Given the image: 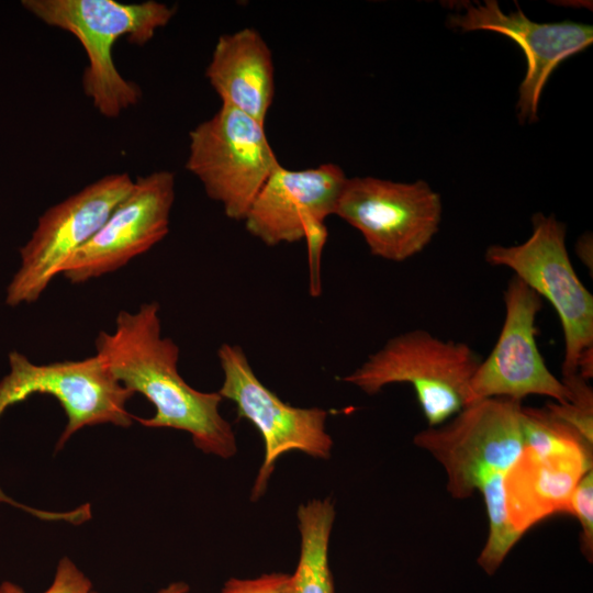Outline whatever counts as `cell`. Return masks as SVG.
Segmentation results:
<instances>
[{
    "label": "cell",
    "instance_id": "cell-23",
    "mask_svg": "<svg viewBox=\"0 0 593 593\" xmlns=\"http://www.w3.org/2000/svg\"><path fill=\"white\" fill-rule=\"evenodd\" d=\"M591 242V240H590ZM589 239H588V236H585V240L581 239V243L582 245H584V248L578 243V247H577V254L578 256L580 257V259L588 266H589V261H590V265L592 266V258L589 257ZM591 269V268H590Z\"/></svg>",
    "mask_w": 593,
    "mask_h": 593
},
{
    "label": "cell",
    "instance_id": "cell-13",
    "mask_svg": "<svg viewBox=\"0 0 593 593\" xmlns=\"http://www.w3.org/2000/svg\"><path fill=\"white\" fill-rule=\"evenodd\" d=\"M448 25L465 32H496L507 36L523 49L527 71L519 85L516 104L521 123L537 121L540 94L558 65L584 51L593 42V29L590 24L572 21L534 22L518 5L516 11L505 13L495 0L465 4L463 12L448 16Z\"/></svg>",
    "mask_w": 593,
    "mask_h": 593
},
{
    "label": "cell",
    "instance_id": "cell-19",
    "mask_svg": "<svg viewBox=\"0 0 593 593\" xmlns=\"http://www.w3.org/2000/svg\"><path fill=\"white\" fill-rule=\"evenodd\" d=\"M570 401L566 404L549 403L547 407L557 417L575 428L588 441L593 444V393L579 373L563 377Z\"/></svg>",
    "mask_w": 593,
    "mask_h": 593
},
{
    "label": "cell",
    "instance_id": "cell-7",
    "mask_svg": "<svg viewBox=\"0 0 593 593\" xmlns=\"http://www.w3.org/2000/svg\"><path fill=\"white\" fill-rule=\"evenodd\" d=\"M133 183L127 172L107 175L48 208L20 249L21 264L7 288L5 303L18 306L37 301L68 259L126 197Z\"/></svg>",
    "mask_w": 593,
    "mask_h": 593
},
{
    "label": "cell",
    "instance_id": "cell-14",
    "mask_svg": "<svg viewBox=\"0 0 593 593\" xmlns=\"http://www.w3.org/2000/svg\"><path fill=\"white\" fill-rule=\"evenodd\" d=\"M346 180L333 163L302 170L279 165L245 214V227L267 246L305 239L334 214Z\"/></svg>",
    "mask_w": 593,
    "mask_h": 593
},
{
    "label": "cell",
    "instance_id": "cell-6",
    "mask_svg": "<svg viewBox=\"0 0 593 593\" xmlns=\"http://www.w3.org/2000/svg\"><path fill=\"white\" fill-rule=\"evenodd\" d=\"M279 165L265 123L232 107L222 104L189 134L186 168L232 220L243 221Z\"/></svg>",
    "mask_w": 593,
    "mask_h": 593
},
{
    "label": "cell",
    "instance_id": "cell-11",
    "mask_svg": "<svg viewBox=\"0 0 593 593\" xmlns=\"http://www.w3.org/2000/svg\"><path fill=\"white\" fill-rule=\"evenodd\" d=\"M504 304L502 329L493 349L472 376L467 406L490 398L522 402L528 395L568 403V388L548 369L537 346L536 318L542 309V299L513 276L504 291Z\"/></svg>",
    "mask_w": 593,
    "mask_h": 593
},
{
    "label": "cell",
    "instance_id": "cell-8",
    "mask_svg": "<svg viewBox=\"0 0 593 593\" xmlns=\"http://www.w3.org/2000/svg\"><path fill=\"white\" fill-rule=\"evenodd\" d=\"M441 200L427 182L347 178L334 215L362 235L370 253L404 261L432 242L441 221Z\"/></svg>",
    "mask_w": 593,
    "mask_h": 593
},
{
    "label": "cell",
    "instance_id": "cell-10",
    "mask_svg": "<svg viewBox=\"0 0 593 593\" xmlns=\"http://www.w3.org/2000/svg\"><path fill=\"white\" fill-rule=\"evenodd\" d=\"M217 357L224 374L219 394L233 401L237 417L249 421L264 439L265 457L253 488V500L265 492L275 462L284 452L299 450L315 458L329 457L333 440L325 429V410L295 407L280 400L258 380L237 345H221Z\"/></svg>",
    "mask_w": 593,
    "mask_h": 593
},
{
    "label": "cell",
    "instance_id": "cell-16",
    "mask_svg": "<svg viewBox=\"0 0 593 593\" xmlns=\"http://www.w3.org/2000/svg\"><path fill=\"white\" fill-rule=\"evenodd\" d=\"M205 77L222 104L265 123L275 94V67L271 51L256 30L220 36Z\"/></svg>",
    "mask_w": 593,
    "mask_h": 593
},
{
    "label": "cell",
    "instance_id": "cell-5",
    "mask_svg": "<svg viewBox=\"0 0 593 593\" xmlns=\"http://www.w3.org/2000/svg\"><path fill=\"white\" fill-rule=\"evenodd\" d=\"M522 406L507 398L483 399L415 435L414 444L443 466L455 499L471 496L517 461L524 449Z\"/></svg>",
    "mask_w": 593,
    "mask_h": 593
},
{
    "label": "cell",
    "instance_id": "cell-4",
    "mask_svg": "<svg viewBox=\"0 0 593 593\" xmlns=\"http://www.w3.org/2000/svg\"><path fill=\"white\" fill-rule=\"evenodd\" d=\"M527 240L513 246L491 245L488 264L514 272L555 309L563 333L562 378L578 373L584 356L593 353V295L579 279L566 247V225L553 214L536 213Z\"/></svg>",
    "mask_w": 593,
    "mask_h": 593
},
{
    "label": "cell",
    "instance_id": "cell-22",
    "mask_svg": "<svg viewBox=\"0 0 593 593\" xmlns=\"http://www.w3.org/2000/svg\"><path fill=\"white\" fill-rule=\"evenodd\" d=\"M291 574L273 572L256 579H230L221 593H289Z\"/></svg>",
    "mask_w": 593,
    "mask_h": 593
},
{
    "label": "cell",
    "instance_id": "cell-24",
    "mask_svg": "<svg viewBox=\"0 0 593 593\" xmlns=\"http://www.w3.org/2000/svg\"><path fill=\"white\" fill-rule=\"evenodd\" d=\"M189 586L183 582H174L168 586L161 589L158 593H188ZM91 593H97L92 591Z\"/></svg>",
    "mask_w": 593,
    "mask_h": 593
},
{
    "label": "cell",
    "instance_id": "cell-21",
    "mask_svg": "<svg viewBox=\"0 0 593 593\" xmlns=\"http://www.w3.org/2000/svg\"><path fill=\"white\" fill-rule=\"evenodd\" d=\"M92 583L89 578L67 557L57 564L54 580L43 593H91ZM0 593H25L18 584L3 581Z\"/></svg>",
    "mask_w": 593,
    "mask_h": 593
},
{
    "label": "cell",
    "instance_id": "cell-15",
    "mask_svg": "<svg viewBox=\"0 0 593 593\" xmlns=\"http://www.w3.org/2000/svg\"><path fill=\"white\" fill-rule=\"evenodd\" d=\"M592 469V454H536L524 447L505 475L510 521L523 536L527 529L553 514H571L573 491Z\"/></svg>",
    "mask_w": 593,
    "mask_h": 593
},
{
    "label": "cell",
    "instance_id": "cell-18",
    "mask_svg": "<svg viewBox=\"0 0 593 593\" xmlns=\"http://www.w3.org/2000/svg\"><path fill=\"white\" fill-rule=\"evenodd\" d=\"M505 475L506 473H497L489 478L478 490L482 494L489 518V535L478 563L488 574H493L500 568L522 537L510 521Z\"/></svg>",
    "mask_w": 593,
    "mask_h": 593
},
{
    "label": "cell",
    "instance_id": "cell-2",
    "mask_svg": "<svg viewBox=\"0 0 593 593\" xmlns=\"http://www.w3.org/2000/svg\"><path fill=\"white\" fill-rule=\"evenodd\" d=\"M22 5L45 24L78 40L88 59L81 81L83 92L108 119L120 116L142 98L138 85L118 70L114 44L124 37L131 44L145 45L176 12L174 7L154 0H23Z\"/></svg>",
    "mask_w": 593,
    "mask_h": 593
},
{
    "label": "cell",
    "instance_id": "cell-1",
    "mask_svg": "<svg viewBox=\"0 0 593 593\" xmlns=\"http://www.w3.org/2000/svg\"><path fill=\"white\" fill-rule=\"evenodd\" d=\"M94 345L109 372L155 406L154 416L135 417L142 425L184 430L205 454L222 458L236 454L235 434L220 414L223 398L198 391L182 379L179 347L161 335L157 302L143 303L135 312L120 311L113 332H99Z\"/></svg>",
    "mask_w": 593,
    "mask_h": 593
},
{
    "label": "cell",
    "instance_id": "cell-12",
    "mask_svg": "<svg viewBox=\"0 0 593 593\" xmlns=\"http://www.w3.org/2000/svg\"><path fill=\"white\" fill-rule=\"evenodd\" d=\"M174 201L171 171L138 177L97 233L63 266L60 275L71 283H83L147 253L168 234Z\"/></svg>",
    "mask_w": 593,
    "mask_h": 593
},
{
    "label": "cell",
    "instance_id": "cell-20",
    "mask_svg": "<svg viewBox=\"0 0 593 593\" xmlns=\"http://www.w3.org/2000/svg\"><path fill=\"white\" fill-rule=\"evenodd\" d=\"M571 515L580 522L581 550L589 561L593 556V471L589 470L578 482L571 497Z\"/></svg>",
    "mask_w": 593,
    "mask_h": 593
},
{
    "label": "cell",
    "instance_id": "cell-9",
    "mask_svg": "<svg viewBox=\"0 0 593 593\" xmlns=\"http://www.w3.org/2000/svg\"><path fill=\"white\" fill-rule=\"evenodd\" d=\"M9 366V373L0 380V416L33 394L54 396L67 416L57 450L82 427L98 424L128 427L135 419L126 410L133 393L109 372L97 355L36 365L26 356L11 351ZM5 497L0 490V501Z\"/></svg>",
    "mask_w": 593,
    "mask_h": 593
},
{
    "label": "cell",
    "instance_id": "cell-3",
    "mask_svg": "<svg viewBox=\"0 0 593 593\" xmlns=\"http://www.w3.org/2000/svg\"><path fill=\"white\" fill-rule=\"evenodd\" d=\"M481 360L466 343L414 329L390 338L342 380L369 395L392 383H410L428 426H437L467 406Z\"/></svg>",
    "mask_w": 593,
    "mask_h": 593
},
{
    "label": "cell",
    "instance_id": "cell-17",
    "mask_svg": "<svg viewBox=\"0 0 593 593\" xmlns=\"http://www.w3.org/2000/svg\"><path fill=\"white\" fill-rule=\"evenodd\" d=\"M301 551L289 593H334L328 542L335 517L332 502L312 500L298 508Z\"/></svg>",
    "mask_w": 593,
    "mask_h": 593
}]
</instances>
